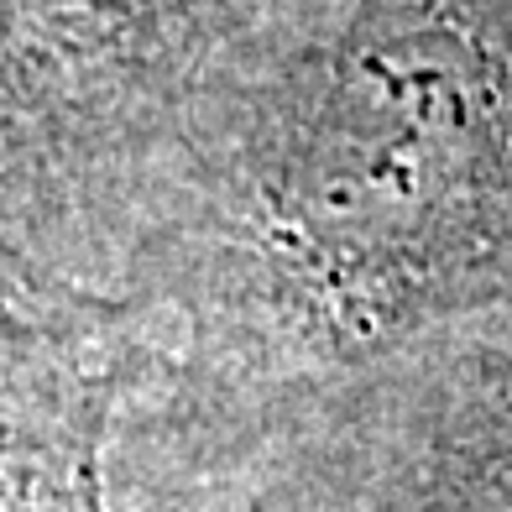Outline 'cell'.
Wrapping results in <instances>:
<instances>
[{
	"label": "cell",
	"mask_w": 512,
	"mask_h": 512,
	"mask_svg": "<svg viewBox=\"0 0 512 512\" xmlns=\"http://www.w3.org/2000/svg\"><path fill=\"white\" fill-rule=\"evenodd\" d=\"M147 366L131 309L0 256V512H115L110 439Z\"/></svg>",
	"instance_id": "obj_4"
},
{
	"label": "cell",
	"mask_w": 512,
	"mask_h": 512,
	"mask_svg": "<svg viewBox=\"0 0 512 512\" xmlns=\"http://www.w3.org/2000/svg\"><path fill=\"white\" fill-rule=\"evenodd\" d=\"M512 304V0H345L131 272L136 392L262 403Z\"/></svg>",
	"instance_id": "obj_1"
},
{
	"label": "cell",
	"mask_w": 512,
	"mask_h": 512,
	"mask_svg": "<svg viewBox=\"0 0 512 512\" xmlns=\"http://www.w3.org/2000/svg\"><path fill=\"white\" fill-rule=\"evenodd\" d=\"M115 512H512V304L262 403L131 392Z\"/></svg>",
	"instance_id": "obj_3"
},
{
	"label": "cell",
	"mask_w": 512,
	"mask_h": 512,
	"mask_svg": "<svg viewBox=\"0 0 512 512\" xmlns=\"http://www.w3.org/2000/svg\"><path fill=\"white\" fill-rule=\"evenodd\" d=\"M345 0H0V256L121 304Z\"/></svg>",
	"instance_id": "obj_2"
}]
</instances>
